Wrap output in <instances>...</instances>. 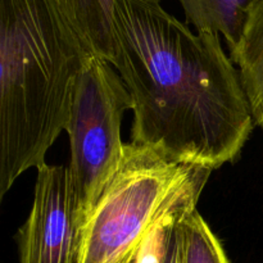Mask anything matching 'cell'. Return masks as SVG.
Returning <instances> with one entry per match:
<instances>
[{
  "label": "cell",
  "instance_id": "cell-1",
  "mask_svg": "<svg viewBox=\"0 0 263 263\" xmlns=\"http://www.w3.org/2000/svg\"><path fill=\"white\" fill-rule=\"evenodd\" d=\"M110 64L133 103L131 143L211 171L239 156L254 118L220 35L194 33L156 0H115Z\"/></svg>",
  "mask_w": 263,
  "mask_h": 263
},
{
  "label": "cell",
  "instance_id": "cell-2",
  "mask_svg": "<svg viewBox=\"0 0 263 263\" xmlns=\"http://www.w3.org/2000/svg\"><path fill=\"white\" fill-rule=\"evenodd\" d=\"M90 55L58 0H0V199L67 130Z\"/></svg>",
  "mask_w": 263,
  "mask_h": 263
},
{
  "label": "cell",
  "instance_id": "cell-3",
  "mask_svg": "<svg viewBox=\"0 0 263 263\" xmlns=\"http://www.w3.org/2000/svg\"><path fill=\"white\" fill-rule=\"evenodd\" d=\"M210 174L126 144L120 168L80 229L77 263H133L159 223L197 208Z\"/></svg>",
  "mask_w": 263,
  "mask_h": 263
},
{
  "label": "cell",
  "instance_id": "cell-4",
  "mask_svg": "<svg viewBox=\"0 0 263 263\" xmlns=\"http://www.w3.org/2000/svg\"><path fill=\"white\" fill-rule=\"evenodd\" d=\"M131 108L130 94L118 72L91 54L80 76L66 130L80 229L120 168L126 145L121 140V122Z\"/></svg>",
  "mask_w": 263,
  "mask_h": 263
},
{
  "label": "cell",
  "instance_id": "cell-5",
  "mask_svg": "<svg viewBox=\"0 0 263 263\" xmlns=\"http://www.w3.org/2000/svg\"><path fill=\"white\" fill-rule=\"evenodd\" d=\"M80 222L68 167L41 164L20 230V263H77Z\"/></svg>",
  "mask_w": 263,
  "mask_h": 263
},
{
  "label": "cell",
  "instance_id": "cell-6",
  "mask_svg": "<svg viewBox=\"0 0 263 263\" xmlns=\"http://www.w3.org/2000/svg\"><path fill=\"white\" fill-rule=\"evenodd\" d=\"M231 58L239 67L254 123L263 128V0L254 2Z\"/></svg>",
  "mask_w": 263,
  "mask_h": 263
},
{
  "label": "cell",
  "instance_id": "cell-7",
  "mask_svg": "<svg viewBox=\"0 0 263 263\" xmlns=\"http://www.w3.org/2000/svg\"><path fill=\"white\" fill-rule=\"evenodd\" d=\"M197 32L222 35L230 53L243 36L249 13L256 0H179Z\"/></svg>",
  "mask_w": 263,
  "mask_h": 263
},
{
  "label": "cell",
  "instance_id": "cell-8",
  "mask_svg": "<svg viewBox=\"0 0 263 263\" xmlns=\"http://www.w3.org/2000/svg\"><path fill=\"white\" fill-rule=\"evenodd\" d=\"M58 4L90 53L110 63L115 0H58Z\"/></svg>",
  "mask_w": 263,
  "mask_h": 263
},
{
  "label": "cell",
  "instance_id": "cell-9",
  "mask_svg": "<svg viewBox=\"0 0 263 263\" xmlns=\"http://www.w3.org/2000/svg\"><path fill=\"white\" fill-rule=\"evenodd\" d=\"M182 263H231L220 239L195 210L182 216Z\"/></svg>",
  "mask_w": 263,
  "mask_h": 263
},
{
  "label": "cell",
  "instance_id": "cell-10",
  "mask_svg": "<svg viewBox=\"0 0 263 263\" xmlns=\"http://www.w3.org/2000/svg\"><path fill=\"white\" fill-rule=\"evenodd\" d=\"M182 216L168 218L159 223L144 241L138 256L134 259V263H164L171 229L174 223Z\"/></svg>",
  "mask_w": 263,
  "mask_h": 263
},
{
  "label": "cell",
  "instance_id": "cell-11",
  "mask_svg": "<svg viewBox=\"0 0 263 263\" xmlns=\"http://www.w3.org/2000/svg\"><path fill=\"white\" fill-rule=\"evenodd\" d=\"M181 218L180 217L171 229L164 263H182V233L180 225Z\"/></svg>",
  "mask_w": 263,
  "mask_h": 263
},
{
  "label": "cell",
  "instance_id": "cell-12",
  "mask_svg": "<svg viewBox=\"0 0 263 263\" xmlns=\"http://www.w3.org/2000/svg\"><path fill=\"white\" fill-rule=\"evenodd\" d=\"M156 2H159V3H161V0H156Z\"/></svg>",
  "mask_w": 263,
  "mask_h": 263
},
{
  "label": "cell",
  "instance_id": "cell-13",
  "mask_svg": "<svg viewBox=\"0 0 263 263\" xmlns=\"http://www.w3.org/2000/svg\"><path fill=\"white\" fill-rule=\"evenodd\" d=\"M133 263H134V262H133Z\"/></svg>",
  "mask_w": 263,
  "mask_h": 263
}]
</instances>
